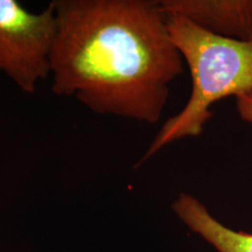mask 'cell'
<instances>
[{"label":"cell","mask_w":252,"mask_h":252,"mask_svg":"<svg viewBox=\"0 0 252 252\" xmlns=\"http://www.w3.org/2000/svg\"><path fill=\"white\" fill-rule=\"evenodd\" d=\"M52 90L98 115L156 124L184 71L160 1L53 0Z\"/></svg>","instance_id":"6da1fadb"},{"label":"cell","mask_w":252,"mask_h":252,"mask_svg":"<svg viewBox=\"0 0 252 252\" xmlns=\"http://www.w3.org/2000/svg\"><path fill=\"white\" fill-rule=\"evenodd\" d=\"M165 13L173 42L190 72L191 91L181 111L165 122L140 162L174 141L202 134L214 115L210 108L219 100L252 91V40L217 36L182 15Z\"/></svg>","instance_id":"7a4b0ae2"},{"label":"cell","mask_w":252,"mask_h":252,"mask_svg":"<svg viewBox=\"0 0 252 252\" xmlns=\"http://www.w3.org/2000/svg\"><path fill=\"white\" fill-rule=\"evenodd\" d=\"M56 32L52 2L36 13L17 0H0V75L24 93H35L40 82L50 76Z\"/></svg>","instance_id":"3957f363"},{"label":"cell","mask_w":252,"mask_h":252,"mask_svg":"<svg viewBox=\"0 0 252 252\" xmlns=\"http://www.w3.org/2000/svg\"><path fill=\"white\" fill-rule=\"evenodd\" d=\"M167 13L179 14L225 39L252 40V0H162Z\"/></svg>","instance_id":"277c9868"},{"label":"cell","mask_w":252,"mask_h":252,"mask_svg":"<svg viewBox=\"0 0 252 252\" xmlns=\"http://www.w3.org/2000/svg\"><path fill=\"white\" fill-rule=\"evenodd\" d=\"M172 207L191 231L200 235L219 252H252V234L236 231L222 224L193 195L181 193Z\"/></svg>","instance_id":"5b68a950"},{"label":"cell","mask_w":252,"mask_h":252,"mask_svg":"<svg viewBox=\"0 0 252 252\" xmlns=\"http://www.w3.org/2000/svg\"><path fill=\"white\" fill-rule=\"evenodd\" d=\"M236 105L239 117L252 124V91L237 97Z\"/></svg>","instance_id":"8992f818"}]
</instances>
